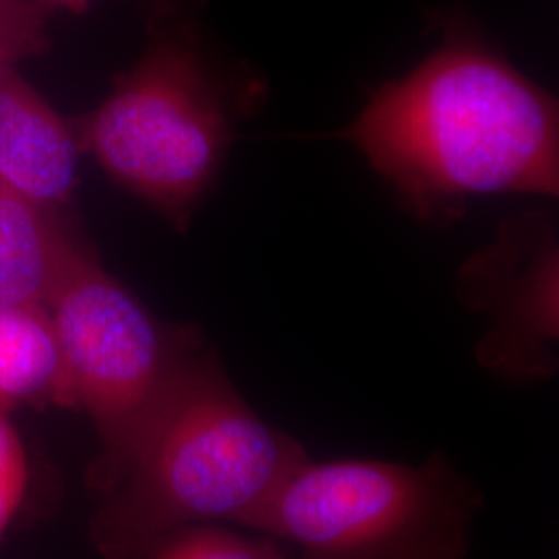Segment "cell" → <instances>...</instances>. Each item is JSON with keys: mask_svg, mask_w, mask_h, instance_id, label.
Instances as JSON below:
<instances>
[{"mask_svg": "<svg viewBox=\"0 0 559 559\" xmlns=\"http://www.w3.org/2000/svg\"><path fill=\"white\" fill-rule=\"evenodd\" d=\"M338 135L419 221L452 222L489 195H558V102L466 20L448 21L440 44Z\"/></svg>", "mask_w": 559, "mask_h": 559, "instance_id": "obj_1", "label": "cell"}, {"mask_svg": "<svg viewBox=\"0 0 559 559\" xmlns=\"http://www.w3.org/2000/svg\"><path fill=\"white\" fill-rule=\"evenodd\" d=\"M307 459L305 445L263 419L203 346L102 496L92 539L106 559H145L182 528H247Z\"/></svg>", "mask_w": 559, "mask_h": 559, "instance_id": "obj_2", "label": "cell"}, {"mask_svg": "<svg viewBox=\"0 0 559 559\" xmlns=\"http://www.w3.org/2000/svg\"><path fill=\"white\" fill-rule=\"evenodd\" d=\"M140 60L78 124L81 152L185 228L221 179L240 122L260 108L258 78L207 57L195 21L156 4Z\"/></svg>", "mask_w": 559, "mask_h": 559, "instance_id": "obj_3", "label": "cell"}, {"mask_svg": "<svg viewBox=\"0 0 559 559\" xmlns=\"http://www.w3.org/2000/svg\"><path fill=\"white\" fill-rule=\"evenodd\" d=\"M483 501L441 452L420 464L307 459L247 528L297 559H466Z\"/></svg>", "mask_w": 559, "mask_h": 559, "instance_id": "obj_4", "label": "cell"}, {"mask_svg": "<svg viewBox=\"0 0 559 559\" xmlns=\"http://www.w3.org/2000/svg\"><path fill=\"white\" fill-rule=\"evenodd\" d=\"M46 309L69 408L85 413L98 433L100 454L87 480L102 498L119 483L203 342L162 323L83 245Z\"/></svg>", "mask_w": 559, "mask_h": 559, "instance_id": "obj_5", "label": "cell"}, {"mask_svg": "<svg viewBox=\"0 0 559 559\" xmlns=\"http://www.w3.org/2000/svg\"><path fill=\"white\" fill-rule=\"evenodd\" d=\"M460 297L489 318L477 360L516 385L558 371V239L547 216L526 214L503 224L500 237L466 261Z\"/></svg>", "mask_w": 559, "mask_h": 559, "instance_id": "obj_6", "label": "cell"}, {"mask_svg": "<svg viewBox=\"0 0 559 559\" xmlns=\"http://www.w3.org/2000/svg\"><path fill=\"white\" fill-rule=\"evenodd\" d=\"M81 154L78 129L17 67H0V185L60 214L75 195Z\"/></svg>", "mask_w": 559, "mask_h": 559, "instance_id": "obj_7", "label": "cell"}, {"mask_svg": "<svg viewBox=\"0 0 559 559\" xmlns=\"http://www.w3.org/2000/svg\"><path fill=\"white\" fill-rule=\"evenodd\" d=\"M80 249L59 212L0 185V307H46Z\"/></svg>", "mask_w": 559, "mask_h": 559, "instance_id": "obj_8", "label": "cell"}, {"mask_svg": "<svg viewBox=\"0 0 559 559\" xmlns=\"http://www.w3.org/2000/svg\"><path fill=\"white\" fill-rule=\"evenodd\" d=\"M69 408L59 340L46 307H0V408Z\"/></svg>", "mask_w": 559, "mask_h": 559, "instance_id": "obj_9", "label": "cell"}, {"mask_svg": "<svg viewBox=\"0 0 559 559\" xmlns=\"http://www.w3.org/2000/svg\"><path fill=\"white\" fill-rule=\"evenodd\" d=\"M145 559H297L280 540L242 535L224 524L182 528L158 543Z\"/></svg>", "mask_w": 559, "mask_h": 559, "instance_id": "obj_10", "label": "cell"}, {"mask_svg": "<svg viewBox=\"0 0 559 559\" xmlns=\"http://www.w3.org/2000/svg\"><path fill=\"white\" fill-rule=\"evenodd\" d=\"M48 7L40 0H0V67L48 50Z\"/></svg>", "mask_w": 559, "mask_h": 559, "instance_id": "obj_11", "label": "cell"}, {"mask_svg": "<svg viewBox=\"0 0 559 559\" xmlns=\"http://www.w3.org/2000/svg\"><path fill=\"white\" fill-rule=\"evenodd\" d=\"M27 456L17 431L0 413V537L20 512L27 491Z\"/></svg>", "mask_w": 559, "mask_h": 559, "instance_id": "obj_12", "label": "cell"}, {"mask_svg": "<svg viewBox=\"0 0 559 559\" xmlns=\"http://www.w3.org/2000/svg\"><path fill=\"white\" fill-rule=\"evenodd\" d=\"M46 7H62V9H69V11H83L92 0H40Z\"/></svg>", "mask_w": 559, "mask_h": 559, "instance_id": "obj_13", "label": "cell"}]
</instances>
